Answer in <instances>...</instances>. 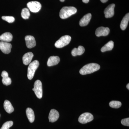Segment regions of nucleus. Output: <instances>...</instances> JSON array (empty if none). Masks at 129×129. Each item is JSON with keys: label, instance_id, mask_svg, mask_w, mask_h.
Returning a JSON list of instances; mask_svg holds the SVG:
<instances>
[{"label": "nucleus", "instance_id": "f257e3e1", "mask_svg": "<svg viewBox=\"0 0 129 129\" xmlns=\"http://www.w3.org/2000/svg\"><path fill=\"white\" fill-rule=\"evenodd\" d=\"M100 66L96 63H90L85 65L80 70V73L82 75L89 74L98 71Z\"/></svg>", "mask_w": 129, "mask_h": 129}, {"label": "nucleus", "instance_id": "f03ea898", "mask_svg": "<svg viewBox=\"0 0 129 129\" xmlns=\"http://www.w3.org/2000/svg\"><path fill=\"white\" fill-rule=\"evenodd\" d=\"M77 11V9L73 7H64L60 10V17L62 19H65L75 14Z\"/></svg>", "mask_w": 129, "mask_h": 129}, {"label": "nucleus", "instance_id": "7ed1b4c3", "mask_svg": "<svg viewBox=\"0 0 129 129\" xmlns=\"http://www.w3.org/2000/svg\"><path fill=\"white\" fill-rule=\"evenodd\" d=\"M39 62L38 60H35L30 62L28 68L27 77L29 80H32L34 76L36 70L39 66Z\"/></svg>", "mask_w": 129, "mask_h": 129}, {"label": "nucleus", "instance_id": "20e7f679", "mask_svg": "<svg viewBox=\"0 0 129 129\" xmlns=\"http://www.w3.org/2000/svg\"><path fill=\"white\" fill-rule=\"evenodd\" d=\"M71 39V37L69 36H63L56 42L55 44V46L57 48H62L69 44Z\"/></svg>", "mask_w": 129, "mask_h": 129}, {"label": "nucleus", "instance_id": "39448f33", "mask_svg": "<svg viewBox=\"0 0 129 129\" xmlns=\"http://www.w3.org/2000/svg\"><path fill=\"white\" fill-rule=\"evenodd\" d=\"M32 90L34 91L35 95L39 99H41L43 95L42 83L41 81L37 80L35 82L34 88Z\"/></svg>", "mask_w": 129, "mask_h": 129}, {"label": "nucleus", "instance_id": "423d86ee", "mask_svg": "<svg viewBox=\"0 0 129 129\" xmlns=\"http://www.w3.org/2000/svg\"><path fill=\"white\" fill-rule=\"evenodd\" d=\"M94 119V117L91 113L86 112L82 114L79 117L78 121L82 124H86L91 122Z\"/></svg>", "mask_w": 129, "mask_h": 129}, {"label": "nucleus", "instance_id": "0eeeda50", "mask_svg": "<svg viewBox=\"0 0 129 129\" xmlns=\"http://www.w3.org/2000/svg\"><path fill=\"white\" fill-rule=\"evenodd\" d=\"M27 6L30 11L37 13L41 9L42 6L40 2L37 1H32L28 3Z\"/></svg>", "mask_w": 129, "mask_h": 129}, {"label": "nucleus", "instance_id": "6e6552de", "mask_svg": "<svg viewBox=\"0 0 129 129\" xmlns=\"http://www.w3.org/2000/svg\"><path fill=\"white\" fill-rule=\"evenodd\" d=\"M12 47V45L10 43L5 42H0V50L3 53L5 54L10 53Z\"/></svg>", "mask_w": 129, "mask_h": 129}, {"label": "nucleus", "instance_id": "1a4fd4ad", "mask_svg": "<svg viewBox=\"0 0 129 129\" xmlns=\"http://www.w3.org/2000/svg\"><path fill=\"white\" fill-rule=\"evenodd\" d=\"M115 5L112 4L109 5L104 11L105 17L106 18H110L113 16L114 14V9Z\"/></svg>", "mask_w": 129, "mask_h": 129}, {"label": "nucleus", "instance_id": "9d476101", "mask_svg": "<svg viewBox=\"0 0 129 129\" xmlns=\"http://www.w3.org/2000/svg\"><path fill=\"white\" fill-rule=\"evenodd\" d=\"M110 32V29L108 27H99L96 29L95 31V35L97 37L101 36H107Z\"/></svg>", "mask_w": 129, "mask_h": 129}, {"label": "nucleus", "instance_id": "9b49d317", "mask_svg": "<svg viewBox=\"0 0 129 129\" xmlns=\"http://www.w3.org/2000/svg\"><path fill=\"white\" fill-rule=\"evenodd\" d=\"M26 46L29 48L35 47L36 45V41L34 37L32 36H26L25 37Z\"/></svg>", "mask_w": 129, "mask_h": 129}, {"label": "nucleus", "instance_id": "f8f14e48", "mask_svg": "<svg viewBox=\"0 0 129 129\" xmlns=\"http://www.w3.org/2000/svg\"><path fill=\"white\" fill-rule=\"evenodd\" d=\"M59 117V113L57 110L55 109H52L51 110L48 116L49 122L52 123L56 122Z\"/></svg>", "mask_w": 129, "mask_h": 129}, {"label": "nucleus", "instance_id": "ddd939ff", "mask_svg": "<svg viewBox=\"0 0 129 129\" xmlns=\"http://www.w3.org/2000/svg\"><path fill=\"white\" fill-rule=\"evenodd\" d=\"M91 18V14L88 13L86 14L81 19L79 22V25L81 27H84L88 25Z\"/></svg>", "mask_w": 129, "mask_h": 129}, {"label": "nucleus", "instance_id": "4468645a", "mask_svg": "<svg viewBox=\"0 0 129 129\" xmlns=\"http://www.w3.org/2000/svg\"><path fill=\"white\" fill-rule=\"evenodd\" d=\"M60 58L57 56H52L48 58L47 64L48 67L57 65L60 62Z\"/></svg>", "mask_w": 129, "mask_h": 129}, {"label": "nucleus", "instance_id": "2eb2a0df", "mask_svg": "<svg viewBox=\"0 0 129 129\" xmlns=\"http://www.w3.org/2000/svg\"><path fill=\"white\" fill-rule=\"evenodd\" d=\"M1 76L3 78L2 81L3 84L6 86L11 84L12 83L11 79L8 76V74L7 72L5 71H3Z\"/></svg>", "mask_w": 129, "mask_h": 129}, {"label": "nucleus", "instance_id": "dca6fc26", "mask_svg": "<svg viewBox=\"0 0 129 129\" xmlns=\"http://www.w3.org/2000/svg\"><path fill=\"white\" fill-rule=\"evenodd\" d=\"M34 54L32 52H28L25 53L23 57V62L24 64L28 65L31 62Z\"/></svg>", "mask_w": 129, "mask_h": 129}, {"label": "nucleus", "instance_id": "f3484780", "mask_svg": "<svg viewBox=\"0 0 129 129\" xmlns=\"http://www.w3.org/2000/svg\"><path fill=\"white\" fill-rule=\"evenodd\" d=\"M85 49L84 47L80 46L78 48H74L72 51V54L73 56L78 55H81L84 53Z\"/></svg>", "mask_w": 129, "mask_h": 129}, {"label": "nucleus", "instance_id": "a211bd4d", "mask_svg": "<svg viewBox=\"0 0 129 129\" xmlns=\"http://www.w3.org/2000/svg\"><path fill=\"white\" fill-rule=\"evenodd\" d=\"M13 39V36L10 32H6L0 36V40L5 42L11 41Z\"/></svg>", "mask_w": 129, "mask_h": 129}, {"label": "nucleus", "instance_id": "6ab92c4d", "mask_svg": "<svg viewBox=\"0 0 129 129\" xmlns=\"http://www.w3.org/2000/svg\"><path fill=\"white\" fill-rule=\"evenodd\" d=\"M129 21V13H127L124 16L121 21L120 24V27L122 30H124L127 27Z\"/></svg>", "mask_w": 129, "mask_h": 129}, {"label": "nucleus", "instance_id": "aec40b11", "mask_svg": "<svg viewBox=\"0 0 129 129\" xmlns=\"http://www.w3.org/2000/svg\"><path fill=\"white\" fill-rule=\"evenodd\" d=\"M4 108L5 111L8 113H11L14 111V108L11 103L8 100H5L4 103Z\"/></svg>", "mask_w": 129, "mask_h": 129}, {"label": "nucleus", "instance_id": "412c9836", "mask_svg": "<svg viewBox=\"0 0 129 129\" xmlns=\"http://www.w3.org/2000/svg\"><path fill=\"white\" fill-rule=\"evenodd\" d=\"M26 113L29 121L30 123H33L35 120V114L32 109L28 108L26 110Z\"/></svg>", "mask_w": 129, "mask_h": 129}, {"label": "nucleus", "instance_id": "4be33fe9", "mask_svg": "<svg viewBox=\"0 0 129 129\" xmlns=\"http://www.w3.org/2000/svg\"><path fill=\"white\" fill-rule=\"evenodd\" d=\"M114 47V42L112 41L109 42L101 49L102 52H105L107 51H111Z\"/></svg>", "mask_w": 129, "mask_h": 129}, {"label": "nucleus", "instance_id": "5701e85b", "mask_svg": "<svg viewBox=\"0 0 129 129\" xmlns=\"http://www.w3.org/2000/svg\"><path fill=\"white\" fill-rule=\"evenodd\" d=\"M21 14L22 18L25 19H28L30 16L29 10L27 8H24L22 9Z\"/></svg>", "mask_w": 129, "mask_h": 129}, {"label": "nucleus", "instance_id": "b1692460", "mask_svg": "<svg viewBox=\"0 0 129 129\" xmlns=\"http://www.w3.org/2000/svg\"><path fill=\"white\" fill-rule=\"evenodd\" d=\"M109 106L112 108L117 109L119 108L122 106L121 102L118 101H112L109 103Z\"/></svg>", "mask_w": 129, "mask_h": 129}, {"label": "nucleus", "instance_id": "393cba45", "mask_svg": "<svg viewBox=\"0 0 129 129\" xmlns=\"http://www.w3.org/2000/svg\"><path fill=\"white\" fill-rule=\"evenodd\" d=\"M13 124V121H7L3 124L2 127L0 129H9V128L12 126Z\"/></svg>", "mask_w": 129, "mask_h": 129}, {"label": "nucleus", "instance_id": "a878e982", "mask_svg": "<svg viewBox=\"0 0 129 129\" xmlns=\"http://www.w3.org/2000/svg\"><path fill=\"white\" fill-rule=\"evenodd\" d=\"M2 18L3 20L7 21L9 23H12L15 21V18L12 16H2Z\"/></svg>", "mask_w": 129, "mask_h": 129}, {"label": "nucleus", "instance_id": "bb28decb", "mask_svg": "<svg viewBox=\"0 0 129 129\" xmlns=\"http://www.w3.org/2000/svg\"><path fill=\"white\" fill-rule=\"evenodd\" d=\"M121 123L122 125L125 126H129V118H126L122 119L121 121Z\"/></svg>", "mask_w": 129, "mask_h": 129}, {"label": "nucleus", "instance_id": "cd10ccee", "mask_svg": "<svg viewBox=\"0 0 129 129\" xmlns=\"http://www.w3.org/2000/svg\"><path fill=\"white\" fill-rule=\"evenodd\" d=\"M83 2L84 3H87L89 1V0H82Z\"/></svg>", "mask_w": 129, "mask_h": 129}, {"label": "nucleus", "instance_id": "c85d7f7f", "mask_svg": "<svg viewBox=\"0 0 129 129\" xmlns=\"http://www.w3.org/2000/svg\"><path fill=\"white\" fill-rule=\"evenodd\" d=\"M100 1L103 3H105L107 2L108 0H100Z\"/></svg>", "mask_w": 129, "mask_h": 129}, {"label": "nucleus", "instance_id": "c756f323", "mask_svg": "<svg viewBox=\"0 0 129 129\" xmlns=\"http://www.w3.org/2000/svg\"><path fill=\"white\" fill-rule=\"evenodd\" d=\"M127 88L128 89V90H129V84H127Z\"/></svg>", "mask_w": 129, "mask_h": 129}, {"label": "nucleus", "instance_id": "7c9ffc66", "mask_svg": "<svg viewBox=\"0 0 129 129\" xmlns=\"http://www.w3.org/2000/svg\"><path fill=\"white\" fill-rule=\"evenodd\" d=\"M60 1L61 2H64V1H65V0H60Z\"/></svg>", "mask_w": 129, "mask_h": 129}, {"label": "nucleus", "instance_id": "2f4dec72", "mask_svg": "<svg viewBox=\"0 0 129 129\" xmlns=\"http://www.w3.org/2000/svg\"><path fill=\"white\" fill-rule=\"evenodd\" d=\"M0 117H1V114H0Z\"/></svg>", "mask_w": 129, "mask_h": 129}]
</instances>
